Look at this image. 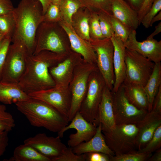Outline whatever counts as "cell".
Returning a JSON list of instances; mask_svg holds the SVG:
<instances>
[{
  "label": "cell",
  "instance_id": "obj_46",
  "mask_svg": "<svg viewBox=\"0 0 161 161\" xmlns=\"http://www.w3.org/2000/svg\"><path fill=\"white\" fill-rule=\"evenodd\" d=\"M143 0H127L126 1L134 10L138 11Z\"/></svg>",
  "mask_w": 161,
  "mask_h": 161
},
{
  "label": "cell",
  "instance_id": "obj_18",
  "mask_svg": "<svg viewBox=\"0 0 161 161\" xmlns=\"http://www.w3.org/2000/svg\"><path fill=\"white\" fill-rule=\"evenodd\" d=\"M138 131L136 138L137 151L143 148L152 137L157 128L161 125V114L151 110L136 124Z\"/></svg>",
  "mask_w": 161,
  "mask_h": 161
},
{
  "label": "cell",
  "instance_id": "obj_38",
  "mask_svg": "<svg viewBox=\"0 0 161 161\" xmlns=\"http://www.w3.org/2000/svg\"><path fill=\"white\" fill-rule=\"evenodd\" d=\"M161 10V0H155L151 7L143 18L141 24L146 28L150 27L152 18Z\"/></svg>",
  "mask_w": 161,
  "mask_h": 161
},
{
  "label": "cell",
  "instance_id": "obj_30",
  "mask_svg": "<svg viewBox=\"0 0 161 161\" xmlns=\"http://www.w3.org/2000/svg\"><path fill=\"white\" fill-rule=\"evenodd\" d=\"M15 28V22L12 13L0 14V34L4 37L12 38Z\"/></svg>",
  "mask_w": 161,
  "mask_h": 161
},
{
  "label": "cell",
  "instance_id": "obj_22",
  "mask_svg": "<svg viewBox=\"0 0 161 161\" xmlns=\"http://www.w3.org/2000/svg\"><path fill=\"white\" fill-rule=\"evenodd\" d=\"M99 117L102 132L109 131L116 125L113 112L112 93L106 86L104 89L99 106Z\"/></svg>",
  "mask_w": 161,
  "mask_h": 161
},
{
  "label": "cell",
  "instance_id": "obj_12",
  "mask_svg": "<svg viewBox=\"0 0 161 161\" xmlns=\"http://www.w3.org/2000/svg\"><path fill=\"white\" fill-rule=\"evenodd\" d=\"M28 95L47 103L68 119L72 100L71 93L68 87L55 86Z\"/></svg>",
  "mask_w": 161,
  "mask_h": 161
},
{
  "label": "cell",
  "instance_id": "obj_34",
  "mask_svg": "<svg viewBox=\"0 0 161 161\" xmlns=\"http://www.w3.org/2000/svg\"><path fill=\"white\" fill-rule=\"evenodd\" d=\"M15 126L13 116L7 111L5 105L0 104V130L9 132L12 130Z\"/></svg>",
  "mask_w": 161,
  "mask_h": 161
},
{
  "label": "cell",
  "instance_id": "obj_41",
  "mask_svg": "<svg viewBox=\"0 0 161 161\" xmlns=\"http://www.w3.org/2000/svg\"><path fill=\"white\" fill-rule=\"evenodd\" d=\"M83 154L85 161H110V156L103 153L91 152Z\"/></svg>",
  "mask_w": 161,
  "mask_h": 161
},
{
  "label": "cell",
  "instance_id": "obj_40",
  "mask_svg": "<svg viewBox=\"0 0 161 161\" xmlns=\"http://www.w3.org/2000/svg\"><path fill=\"white\" fill-rule=\"evenodd\" d=\"M11 42L12 38L4 37L0 43V81L1 80L3 67Z\"/></svg>",
  "mask_w": 161,
  "mask_h": 161
},
{
  "label": "cell",
  "instance_id": "obj_47",
  "mask_svg": "<svg viewBox=\"0 0 161 161\" xmlns=\"http://www.w3.org/2000/svg\"><path fill=\"white\" fill-rule=\"evenodd\" d=\"M148 161H161V148L155 151V153L148 159Z\"/></svg>",
  "mask_w": 161,
  "mask_h": 161
},
{
  "label": "cell",
  "instance_id": "obj_42",
  "mask_svg": "<svg viewBox=\"0 0 161 161\" xmlns=\"http://www.w3.org/2000/svg\"><path fill=\"white\" fill-rule=\"evenodd\" d=\"M155 0H143L139 10L137 12L138 17L140 25L144 15L151 7Z\"/></svg>",
  "mask_w": 161,
  "mask_h": 161
},
{
  "label": "cell",
  "instance_id": "obj_11",
  "mask_svg": "<svg viewBox=\"0 0 161 161\" xmlns=\"http://www.w3.org/2000/svg\"><path fill=\"white\" fill-rule=\"evenodd\" d=\"M112 93L116 125L136 124L148 112L137 108L129 102L125 95L122 84L117 91Z\"/></svg>",
  "mask_w": 161,
  "mask_h": 161
},
{
  "label": "cell",
  "instance_id": "obj_48",
  "mask_svg": "<svg viewBox=\"0 0 161 161\" xmlns=\"http://www.w3.org/2000/svg\"><path fill=\"white\" fill-rule=\"evenodd\" d=\"M161 32V22H160L155 27V30L154 31L149 35L147 38H153L154 37L158 35Z\"/></svg>",
  "mask_w": 161,
  "mask_h": 161
},
{
  "label": "cell",
  "instance_id": "obj_25",
  "mask_svg": "<svg viewBox=\"0 0 161 161\" xmlns=\"http://www.w3.org/2000/svg\"><path fill=\"white\" fill-rule=\"evenodd\" d=\"M5 161H51L50 159L29 145L24 144L16 147L12 157Z\"/></svg>",
  "mask_w": 161,
  "mask_h": 161
},
{
  "label": "cell",
  "instance_id": "obj_9",
  "mask_svg": "<svg viewBox=\"0 0 161 161\" xmlns=\"http://www.w3.org/2000/svg\"><path fill=\"white\" fill-rule=\"evenodd\" d=\"M125 61L126 77L123 83L144 87L153 71L155 63L136 51L126 48Z\"/></svg>",
  "mask_w": 161,
  "mask_h": 161
},
{
  "label": "cell",
  "instance_id": "obj_33",
  "mask_svg": "<svg viewBox=\"0 0 161 161\" xmlns=\"http://www.w3.org/2000/svg\"><path fill=\"white\" fill-rule=\"evenodd\" d=\"M90 11L89 26L91 39L95 40L104 38L101 31L98 13L95 12Z\"/></svg>",
  "mask_w": 161,
  "mask_h": 161
},
{
  "label": "cell",
  "instance_id": "obj_45",
  "mask_svg": "<svg viewBox=\"0 0 161 161\" xmlns=\"http://www.w3.org/2000/svg\"><path fill=\"white\" fill-rule=\"evenodd\" d=\"M152 110L161 114V86L154 99Z\"/></svg>",
  "mask_w": 161,
  "mask_h": 161
},
{
  "label": "cell",
  "instance_id": "obj_24",
  "mask_svg": "<svg viewBox=\"0 0 161 161\" xmlns=\"http://www.w3.org/2000/svg\"><path fill=\"white\" fill-rule=\"evenodd\" d=\"M122 85L129 102L137 108L148 112V101L144 87L134 83H123Z\"/></svg>",
  "mask_w": 161,
  "mask_h": 161
},
{
  "label": "cell",
  "instance_id": "obj_27",
  "mask_svg": "<svg viewBox=\"0 0 161 161\" xmlns=\"http://www.w3.org/2000/svg\"><path fill=\"white\" fill-rule=\"evenodd\" d=\"M161 86V63H155L153 71L144 87L148 103V112L152 110L154 97Z\"/></svg>",
  "mask_w": 161,
  "mask_h": 161
},
{
  "label": "cell",
  "instance_id": "obj_50",
  "mask_svg": "<svg viewBox=\"0 0 161 161\" xmlns=\"http://www.w3.org/2000/svg\"><path fill=\"white\" fill-rule=\"evenodd\" d=\"M161 20V11H160L152 19L150 27H152L155 22Z\"/></svg>",
  "mask_w": 161,
  "mask_h": 161
},
{
  "label": "cell",
  "instance_id": "obj_31",
  "mask_svg": "<svg viewBox=\"0 0 161 161\" xmlns=\"http://www.w3.org/2000/svg\"><path fill=\"white\" fill-rule=\"evenodd\" d=\"M114 35L119 38L123 43L126 42L132 30L113 15L110 16Z\"/></svg>",
  "mask_w": 161,
  "mask_h": 161
},
{
  "label": "cell",
  "instance_id": "obj_26",
  "mask_svg": "<svg viewBox=\"0 0 161 161\" xmlns=\"http://www.w3.org/2000/svg\"><path fill=\"white\" fill-rule=\"evenodd\" d=\"M90 11L81 7L73 15L71 25L76 33L83 39L89 42L91 39L89 34V20Z\"/></svg>",
  "mask_w": 161,
  "mask_h": 161
},
{
  "label": "cell",
  "instance_id": "obj_7",
  "mask_svg": "<svg viewBox=\"0 0 161 161\" xmlns=\"http://www.w3.org/2000/svg\"><path fill=\"white\" fill-rule=\"evenodd\" d=\"M98 69L96 64L83 61L78 65L74 70L68 88L72 95L71 103L68 119L71 121L80 108L85 96L89 75Z\"/></svg>",
  "mask_w": 161,
  "mask_h": 161
},
{
  "label": "cell",
  "instance_id": "obj_35",
  "mask_svg": "<svg viewBox=\"0 0 161 161\" xmlns=\"http://www.w3.org/2000/svg\"><path fill=\"white\" fill-rule=\"evenodd\" d=\"M100 25L104 38H110L114 34L110 16L102 12L98 13Z\"/></svg>",
  "mask_w": 161,
  "mask_h": 161
},
{
  "label": "cell",
  "instance_id": "obj_51",
  "mask_svg": "<svg viewBox=\"0 0 161 161\" xmlns=\"http://www.w3.org/2000/svg\"><path fill=\"white\" fill-rule=\"evenodd\" d=\"M51 2L56 4L59 5L61 3L62 0H50Z\"/></svg>",
  "mask_w": 161,
  "mask_h": 161
},
{
  "label": "cell",
  "instance_id": "obj_49",
  "mask_svg": "<svg viewBox=\"0 0 161 161\" xmlns=\"http://www.w3.org/2000/svg\"><path fill=\"white\" fill-rule=\"evenodd\" d=\"M41 2L43 7V13L44 14L50 4V0H39Z\"/></svg>",
  "mask_w": 161,
  "mask_h": 161
},
{
  "label": "cell",
  "instance_id": "obj_36",
  "mask_svg": "<svg viewBox=\"0 0 161 161\" xmlns=\"http://www.w3.org/2000/svg\"><path fill=\"white\" fill-rule=\"evenodd\" d=\"M161 147V125L155 131L151 139L143 148L137 151L140 152L152 153Z\"/></svg>",
  "mask_w": 161,
  "mask_h": 161
},
{
  "label": "cell",
  "instance_id": "obj_2",
  "mask_svg": "<svg viewBox=\"0 0 161 161\" xmlns=\"http://www.w3.org/2000/svg\"><path fill=\"white\" fill-rule=\"evenodd\" d=\"M12 14L15 28L12 41L21 40L25 44L29 55H32L35 49L36 32L43 21L42 5L39 0H21Z\"/></svg>",
  "mask_w": 161,
  "mask_h": 161
},
{
  "label": "cell",
  "instance_id": "obj_20",
  "mask_svg": "<svg viewBox=\"0 0 161 161\" xmlns=\"http://www.w3.org/2000/svg\"><path fill=\"white\" fill-rule=\"evenodd\" d=\"M73 152L81 155L91 152H99L106 154L110 157L115 155L106 142L100 123L97 126L96 132L89 140L83 142L72 148Z\"/></svg>",
  "mask_w": 161,
  "mask_h": 161
},
{
  "label": "cell",
  "instance_id": "obj_44",
  "mask_svg": "<svg viewBox=\"0 0 161 161\" xmlns=\"http://www.w3.org/2000/svg\"><path fill=\"white\" fill-rule=\"evenodd\" d=\"M14 8L10 0H0V14L12 13Z\"/></svg>",
  "mask_w": 161,
  "mask_h": 161
},
{
  "label": "cell",
  "instance_id": "obj_39",
  "mask_svg": "<svg viewBox=\"0 0 161 161\" xmlns=\"http://www.w3.org/2000/svg\"><path fill=\"white\" fill-rule=\"evenodd\" d=\"M51 161H85L83 154L78 155L72 151V148H67L59 156L51 159Z\"/></svg>",
  "mask_w": 161,
  "mask_h": 161
},
{
  "label": "cell",
  "instance_id": "obj_8",
  "mask_svg": "<svg viewBox=\"0 0 161 161\" xmlns=\"http://www.w3.org/2000/svg\"><path fill=\"white\" fill-rule=\"evenodd\" d=\"M138 131L136 124L116 125L109 131L102 132L109 148L118 155L137 151L136 138Z\"/></svg>",
  "mask_w": 161,
  "mask_h": 161
},
{
  "label": "cell",
  "instance_id": "obj_32",
  "mask_svg": "<svg viewBox=\"0 0 161 161\" xmlns=\"http://www.w3.org/2000/svg\"><path fill=\"white\" fill-rule=\"evenodd\" d=\"M152 153L138 152L137 151L110 157V161H146Z\"/></svg>",
  "mask_w": 161,
  "mask_h": 161
},
{
  "label": "cell",
  "instance_id": "obj_52",
  "mask_svg": "<svg viewBox=\"0 0 161 161\" xmlns=\"http://www.w3.org/2000/svg\"><path fill=\"white\" fill-rule=\"evenodd\" d=\"M4 37L2 35L0 34V43Z\"/></svg>",
  "mask_w": 161,
  "mask_h": 161
},
{
  "label": "cell",
  "instance_id": "obj_5",
  "mask_svg": "<svg viewBox=\"0 0 161 161\" xmlns=\"http://www.w3.org/2000/svg\"><path fill=\"white\" fill-rule=\"evenodd\" d=\"M60 27L58 23L42 22L36 32L33 54L43 50L61 54L70 53L72 50L70 45L64 40Z\"/></svg>",
  "mask_w": 161,
  "mask_h": 161
},
{
  "label": "cell",
  "instance_id": "obj_21",
  "mask_svg": "<svg viewBox=\"0 0 161 161\" xmlns=\"http://www.w3.org/2000/svg\"><path fill=\"white\" fill-rule=\"evenodd\" d=\"M112 15L132 30L140 25L137 12L125 0H111Z\"/></svg>",
  "mask_w": 161,
  "mask_h": 161
},
{
  "label": "cell",
  "instance_id": "obj_10",
  "mask_svg": "<svg viewBox=\"0 0 161 161\" xmlns=\"http://www.w3.org/2000/svg\"><path fill=\"white\" fill-rule=\"evenodd\" d=\"M89 42L96 55L98 69L104 79L106 86L111 91L115 81L113 43L110 38L91 39Z\"/></svg>",
  "mask_w": 161,
  "mask_h": 161
},
{
  "label": "cell",
  "instance_id": "obj_29",
  "mask_svg": "<svg viewBox=\"0 0 161 161\" xmlns=\"http://www.w3.org/2000/svg\"><path fill=\"white\" fill-rule=\"evenodd\" d=\"M62 20L71 24L73 15L81 7L76 0H62L59 4Z\"/></svg>",
  "mask_w": 161,
  "mask_h": 161
},
{
  "label": "cell",
  "instance_id": "obj_3",
  "mask_svg": "<svg viewBox=\"0 0 161 161\" xmlns=\"http://www.w3.org/2000/svg\"><path fill=\"white\" fill-rule=\"evenodd\" d=\"M18 110L30 124L58 132L68 125V119L54 108L40 100L31 98L15 103Z\"/></svg>",
  "mask_w": 161,
  "mask_h": 161
},
{
  "label": "cell",
  "instance_id": "obj_6",
  "mask_svg": "<svg viewBox=\"0 0 161 161\" xmlns=\"http://www.w3.org/2000/svg\"><path fill=\"white\" fill-rule=\"evenodd\" d=\"M12 42L3 67L0 81L18 83L25 71L26 58L29 54L22 41L17 39Z\"/></svg>",
  "mask_w": 161,
  "mask_h": 161
},
{
  "label": "cell",
  "instance_id": "obj_23",
  "mask_svg": "<svg viewBox=\"0 0 161 161\" xmlns=\"http://www.w3.org/2000/svg\"><path fill=\"white\" fill-rule=\"evenodd\" d=\"M30 97L21 89L18 83L0 81V102L3 104L15 103L26 101Z\"/></svg>",
  "mask_w": 161,
  "mask_h": 161
},
{
  "label": "cell",
  "instance_id": "obj_19",
  "mask_svg": "<svg viewBox=\"0 0 161 161\" xmlns=\"http://www.w3.org/2000/svg\"><path fill=\"white\" fill-rule=\"evenodd\" d=\"M114 45L113 63L115 81L111 92L117 91L125 80L126 64V48L123 42L114 34L110 38Z\"/></svg>",
  "mask_w": 161,
  "mask_h": 161
},
{
  "label": "cell",
  "instance_id": "obj_13",
  "mask_svg": "<svg viewBox=\"0 0 161 161\" xmlns=\"http://www.w3.org/2000/svg\"><path fill=\"white\" fill-rule=\"evenodd\" d=\"M71 121L69 125L58 132V136L61 138L67 130L70 129L76 130V133L69 136L67 141L69 147L73 148L83 142L89 140L96 132L97 127L85 119L79 112L77 113Z\"/></svg>",
  "mask_w": 161,
  "mask_h": 161
},
{
  "label": "cell",
  "instance_id": "obj_1",
  "mask_svg": "<svg viewBox=\"0 0 161 161\" xmlns=\"http://www.w3.org/2000/svg\"><path fill=\"white\" fill-rule=\"evenodd\" d=\"M69 54H58L43 50L28 55L25 71L18 83L19 86L28 95L55 87L49 69L63 60Z\"/></svg>",
  "mask_w": 161,
  "mask_h": 161
},
{
  "label": "cell",
  "instance_id": "obj_4",
  "mask_svg": "<svg viewBox=\"0 0 161 161\" xmlns=\"http://www.w3.org/2000/svg\"><path fill=\"white\" fill-rule=\"evenodd\" d=\"M106 86L98 69L92 71L89 75L86 93L79 112L85 119L97 127L100 123L99 106Z\"/></svg>",
  "mask_w": 161,
  "mask_h": 161
},
{
  "label": "cell",
  "instance_id": "obj_17",
  "mask_svg": "<svg viewBox=\"0 0 161 161\" xmlns=\"http://www.w3.org/2000/svg\"><path fill=\"white\" fill-rule=\"evenodd\" d=\"M58 23L67 34L71 50L81 55L84 61L96 64V55L90 43L78 35L71 24L63 20Z\"/></svg>",
  "mask_w": 161,
  "mask_h": 161
},
{
  "label": "cell",
  "instance_id": "obj_37",
  "mask_svg": "<svg viewBox=\"0 0 161 161\" xmlns=\"http://www.w3.org/2000/svg\"><path fill=\"white\" fill-rule=\"evenodd\" d=\"M61 20L59 5L51 3L44 15L43 21L58 23Z\"/></svg>",
  "mask_w": 161,
  "mask_h": 161
},
{
  "label": "cell",
  "instance_id": "obj_15",
  "mask_svg": "<svg viewBox=\"0 0 161 161\" xmlns=\"http://www.w3.org/2000/svg\"><path fill=\"white\" fill-rule=\"evenodd\" d=\"M59 137H48L39 133L24 141V144L33 147L43 155L51 159L61 154L67 148Z\"/></svg>",
  "mask_w": 161,
  "mask_h": 161
},
{
  "label": "cell",
  "instance_id": "obj_16",
  "mask_svg": "<svg viewBox=\"0 0 161 161\" xmlns=\"http://www.w3.org/2000/svg\"><path fill=\"white\" fill-rule=\"evenodd\" d=\"M125 47L136 51L154 63L161 61V40L148 38L141 42L136 39V30H133L127 41L123 43Z\"/></svg>",
  "mask_w": 161,
  "mask_h": 161
},
{
  "label": "cell",
  "instance_id": "obj_14",
  "mask_svg": "<svg viewBox=\"0 0 161 161\" xmlns=\"http://www.w3.org/2000/svg\"><path fill=\"white\" fill-rule=\"evenodd\" d=\"M83 61L81 55L72 50L63 60L50 68L49 72L55 86L68 87L75 68Z\"/></svg>",
  "mask_w": 161,
  "mask_h": 161
},
{
  "label": "cell",
  "instance_id": "obj_43",
  "mask_svg": "<svg viewBox=\"0 0 161 161\" xmlns=\"http://www.w3.org/2000/svg\"><path fill=\"white\" fill-rule=\"evenodd\" d=\"M8 132L0 130V157L3 156L8 145Z\"/></svg>",
  "mask_w": 161,
  "mask_h": 161
},
{
  "label": "cell",
  "instance_id": "obj_28",
  "mask_svg": "<svg viewBox=\"0 0 161 161\" xmlns=\"http://www.w3.org/2000/svg\"><path fill=\"white\" fill-rule=\"evenodd\" d=\"M82 7L87 9L89 11L97 13L104 12L110 16L112 15L111 10V0H76Z\"/></svg>",
  "mask_w": 161,
  "mask_h": 161
}]
</instances>
